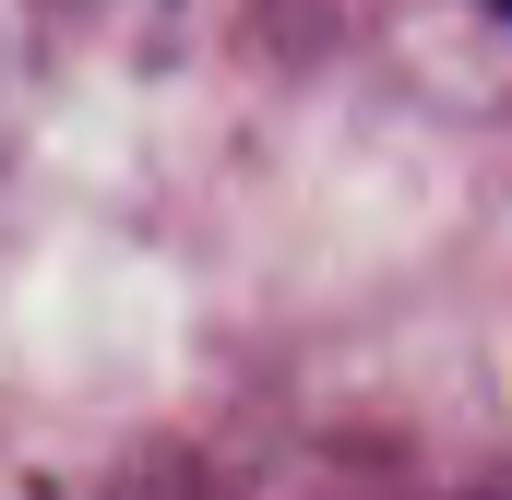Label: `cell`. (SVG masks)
Listing matches in <instances>:
<instances>
[{
  "mask_svg": "<svg viewBox=\"0 0 512 500\" xmlns=\"http://www.w3.org/2000/svg\"><path fill=\"white\" fill-rule=\"evenodd\" d=\"M334 72H370L441 120H512V0H274Z\"/></svg>",
  "mask_w": 512,
  "mask_h": 500,
  "instance_id": "obj_1",
  "label": "cell"
}]
</instances>
